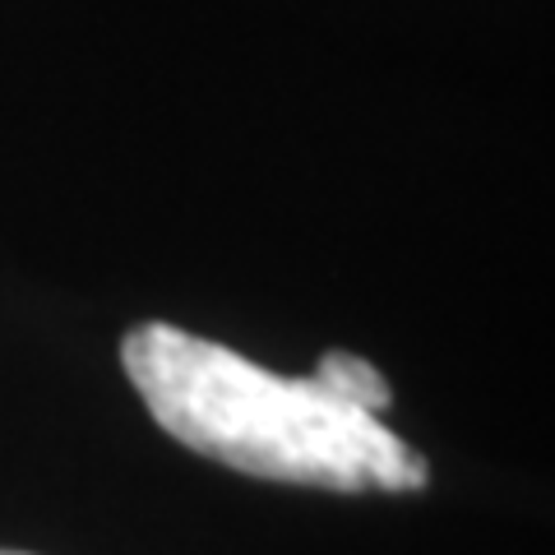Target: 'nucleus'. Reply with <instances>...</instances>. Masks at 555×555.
Segmentation results:
<instances>
[{
  "label": "nucleus",
  "instance_id": "obj_1",
  "mask_svg": "<svg viewBox=\"0 0 555 555\" xmlns=\"http://www.w3.org/2000/svg\"><path fill=\"white\" fill-rule=\"evenodd\" d=\"M120 361L171 440L236 473L324 491H422L430 481L408 440L315 375L283 379L177 324L130 328Z\"/></svg>",
  "mask_w": 555,
  "mask_h": 555
},
{
  "label": "nucleus",
  "instance_id": "obj_2",
  "mask_svg": "<svg viewBox=\"0 0 555 555\" xmlns=\"http://www.w3.org/2000/svg\"><path fill=\"white\" fill-rule=\"evenodd\" d=\"M315 379L328 393H338L343 403H352V408L371 412V416H379L393 403L389 379L379 375L366 357H352V352H324L320 366H315Z\"/></svg>",
  "mask_w": 555,
  "mask_h": 555
},
{
  "label": "nucleus",
  "instance_id": "obj_3",
  "mask_svg": "<svg viewBox=\"0 0 555 555\" xmlns=\"http://www.w3.org/2000/svg\"><path fill=\"white\" fill-rule=\"evenodd\" d=\"M0 555H28V551H0Z\"/></svg>",
  "mask_w": 555,
  "mask_h": 555
}]
</instances>
